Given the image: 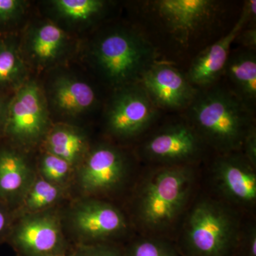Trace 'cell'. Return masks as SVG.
I'll return each instance as SVG.
<instances>
[{"label": "cell", "mask_w": 256, "mask_h": 256, "mask_svg": "<svg viewBox=\"0 0 256 256\" xmlns=\"http://www.w3.org/2000/svg\"><path fill=\"white\" fill-rule=\"evenodd\" d=\"M252 109L225 89L200 92L188 107L192 127L202 140L225 154L242 146L252 126Z\"/></svg>", "instance_id": "obj_1"}, {"label": "cell", "mask_w": 256, "mask_h": 256, "mask_svg": "<svg viewBox=\"0 0 256 256\" xmlns=\"http://www.w3.org/2000/svg\"><path fill=\"white\" fill-rule=\"evenodd\" d=\"M194 175L185 165H169L152 173L141 186L137 212L150 230L168 228L182 213L190 196Z\"/></svg>", "instance_id": "obj_2"}, {"label": "cell", "mask_w": 256, "mask_h": 256, "mask_svg": "<svg viewBox=\"0 0 256 256\" xmlns=\"http://www.w3.org/2000/svg\"><path fill=\"white\" fill-rule=\"evenodd\" d=\"M156 52L144 37L128 31H114L96 46V60L106 76L116 84L139 82L154 63Z\"/></svg>", "instance_id": "obj_3"}, {"label": "cell", "mask_w": 256, "mask_h": 256, "mask_svg": "<svg viewBox=\"0 0 256 256\" xmlns=\"http://www.w3.org/2000/svg\"><path fill=\"white\" fill-rule=\"evenodd\" d=\"M236 238V220L220 203L200 202L188 216L186 242L194 256H229Z\"/></svg>", "instance_id": "obj_4"}, {"label": "cell", "mask_w": 256, "mask_h": 256, "mask_svg": "<svg viewBox=\"0 0 256 256\" xmlns=\"http://www.w3.org/2000/svg\"><path fill=\"white\" fill-rule=\"evenodd\" d=\"M10 237L20 256H57L69 252L60 216L50 210L22 216Z\"/></svg>", "instance_id": "obj_5"}, {"label": "cell", "mask_w": 256, "mask_h": 256, "mask_svg": "<svg viewBox=\"0 0 256 256\" xmlns=\"http://www.w3.org/2000/svg\"><path fill=\"white\" fill-rule=\"evenodd\" d=\"M70 222L78 244L106 242L122 234L128 226L126 217L118 208L96 200L76 204L70 212Z\"/></svg>", "instance_id": "obj_6"}, {"label": "cell", "mask_w": 256, "mask_h": 256, "mask_svg": "<svg viewBox=\"0 0 256 256\" xmlns=\"http://www.w3.org/2000/svg\"><path fill=\"white\" fill-rule=\"evenodd\" d=\"M156 108L140 84L127 88L114 98L108 114V128L114 136H138L156 119Z\"/></svg>", "instance_id": "obj_7"}, {"label": "cell", "mask_w": 256, "mask_h": 256, "mask_svg": "<svg viewBox=\"0 0 256 256\" xmlns=\"http://www.w3.org/2000/svg\"><path fill=\"white\" fill-rule=\"evenodd\" d=\"M127 162L116 148L102 146L82 160L77 174L78 186L88 195H97L116 190L127 174Z\"/></svg>", "instance_id": "obj_8"}, {"label": "cell", "mask_w": 256, "mask_h": 256, "mask_svg": "<svg viewBox=\"0 0 256 256\" xmlns=\"http://www.w3.org/2000/svg\"><path fill=\"white\" fill-rule=\"evenodd\" d=\"M139 84L156 108H188L198 92L186 76L168 64H153L143 74Z\"/></svg>", "instance_id": "obj_9"}, {"label": "cell", "mask_w": 256, "mask_h": 256, "mask_svg": "<svg viewBox=\"0 0 256 256\" xmlns=\"http://www.w3.org/2000/svg\"><path fill=\"white\" fill-rule=\"evenodd\" d=\"M152 6L166 30L183 41L207 26L218 10L212 0H159Z\"/></svg>", "instance_id": "obj_10"}, {"label": "cell", "mask_w": 256, "mask_h": 256, "mask_svg": "<svg viewBox=\"0 0 256 256\" xmlns=\"http://www.w3.org/2000/svg\"><path fill=\"white\" fill-rule=\"evenodd\" d=\"M46 111L41 92L35 84L18 90L10 106L5 124L6 134L22 143L37 141L44 131Z\"/></svg>", "instance_id": "obj_11"}, {"label": "cell", "mask_w": 256, "mask_h": 256, "mask_svg": "<svg viewBox=\"0 0 256 256\" xmlns=\"http://www.w3.org/2000/svg\"><path fill=\"white\" fill-rule=\"evenodd\" d=\"M202 146V139L191 124H176L152 136L144 144V153L154 161L181 165L196 158Z\"/></svg>", "instance_id": "obj_12"}, {"label": "cell", "mask_w": 256, "mask_h": 256, "mask_svg": "<svg viewBox=\"0 0 256 256\" xmlns=\"http://www.w3.org/2000/svg\"><path fill=\"white\" fill-rule=\"evenodd\" d=\"M255 169L244 156L226 154L216 162L215 178L227 198L242 205H252L256 200Z\"/></svg>", "instance_id": "obj_13"}, {"label": "cell", "mask_w": 256, "mask_h": 256, "mask_svg": "<svg viewBox=\"0 0 256 256\" xmlns=\"http://www.w3.org/2000/svg\"><path fill=\"white\" fill-rule=\"evenodd\" d=\"M248 22V18L242 12L235 26L226 36L198 54L186 76L190 84L195 87H206L218 78L230 55V45Z\"/></svg>", "instance_id": "obj_14"}, {"label": "cell", "mask_w": 256, "mask_h": 256, "mask_svg": "<svg viewBox=\"0 0 256 256\" xmlns=\"http://www.w3.org/2000/svg\"><path fill=\"white\" fill-rule=\"evenodd\" d=\"M224 72L233 85L232 92L252 110L256 100V57L254 50H240L229 55Z\"/></svg>", "instance_id": "obj_15"}, {"label": "cell", "mask_w": 256, "mask_h": 256, "mask_svg": "<svg viewBox=\"0 0 256 256\" xmlns=\"http://www.w3.org/2000/svg\"><path fill=\"white\" fill-rule=\"evenodd\" d=\"M33 178L22 156L10 150L0 151V200L21 198Z\"/></svg>", "instance_id": "obj_16"}, {"label": "cell", "mask_w": 256, "mask_h": 256, "mask_svg": "<svg viewBox=\"0 0 256 256\" xmlns=\"http://www.w3.org/2000/svg\"><path fill=\"white\" fill-rule=\"evenodd\" d=\"M64 192V188L50 182L40 175L34 176L20 198V216L50 210L62 200Z\"/></svg>", "instance_id": "obj_17"}, {"label": "cell", "mask_w": 256, "mask_h": 256, "mask_svg": "<svg viewBox=\"0 0 256 256\" xmlns=\"http://www.w3.org/2000/svg\"><path fill=\"white\" fill-rule=\"evenodd\" d=\"M47 152L60 156L75 168L84 159L87 148L86 138L74 128H54L46 140Z\"/></svg>", "instance_id": "obj_18"}, {"label": "cell", "mask_w": 256, "mask_h": 256, "mask_svg": "<svg viewBox=\"0 0 256 256\" xmlns=\"http://www.w3.org/2000/svg\"><path fill=\"white\" fill-rule=\"evenodd\" d=\"M55 100L62 110L77 114L94 105L96 95L92 88L85 82L62 79L56 86Z\"/></svg>", "instance_id": "obj_19"}, {"label": "cell", "mask_w": 256, "mask_h": 256, "mask_svg": "<svg viewBox=\"0 0 256 256\" xmlns=\"http://www.w3.org/2000/svg\"><path fill=\"white\" fill-rule=\"evenodd\" d=\"M64 38V32L60 28L46 24L38 28L34 36L32 50L40 60H52L60 50Z\"/></svg>", "instance_id": "obj_20"}, {"label": "cell", "mask_w": 256, "mask_h": 256, "mask_svg": "<svg viewBox=\"0 0 256 256\" xmlns=\"http://www.w3.org/2000/svg\"><path fill=\"white\" fill-rule=\"evenodd\" d=\"M74 168L68 162L47 152L40 162V176L50 182L65 188L73 176Z\"/></svg>", "instance_id": "obj_21"}, {"label": "cell", "mask_w": 256, "mask_h": 256, "mask_svg": "<svg viewBox=\"0 0 256 256\" xmlns=\"http://www.w3.org/2000/svg\"><path fill=\"white\" fill-rule=\"evenodd\" d=\"M54 4L62 14L75 20L94 18L100 14L105 6L98 0H57Z\"/></svg>", "instance_id": "obj_22"}, {"label": "cell", "mask_w": 256, "mask_h": 256, "mask_svg": "<svg viewBox=\"0 0 256 256\" xmlns=\"http://www.w3.org/2000/svg\"><path fill=\"white\" fill-rule=\"evenodd\" d=\"M124 252V256H178L169 244L153 238L136 240Z\"/></svg>", "instance_id": "obj_23"}, {"label": "cell", "mask_w": 256, "mask_h": 256, "mask_svg": "<svg viewBox=\"0 0 256 256\" xmlns=\"http://www.w3.org/2000/svg\"><path fill=\"white\" fill-rule=\"evenodd\" d=\"M20 69L16 53L8 46H0V85L12 82Z\"/></svg>", "instance_id": "obj_24"}, {"label": "cell", "mask_w": 256, "mask_h": 256, "mask_svg": "<svg viewBox=\"0 0 256 256\" xmlns=\"http://www.w3.org/2000/svg\"><path fill=\"white\" fill-rule=\"evenodd\" d=\"M74 256H124V250L106 242L77 244Z\"/></svg>", "instance_id": "obj_25"}, {"label": "cell", "mask_w": 256, "mask_h": 256, "mask_svg": "<svg viewBox=\"0 0 256 256\" xmlns=\"http://www.w3.org/2000/svg\"><path fill=\"white\" fill-rule=\"evenodd\" d=\"M242 146L245 150V156L250 164L256 168V130L255 126L252 124L248 131Z\"/></svg>", "instance_id": "obj_26"}, {"label": "cell", "mask_w": 256, "mask_h": 256, "mask_svg": "<svg viewBox=\"0 0 256 256\" xmlns=\"http://www.w3.org/2000/svg\"><path fill=\"white\" fill-rule=\"evenodd\" d=\"M20 2L16 0H0V22L12 18L18 9Z\"/></svg>", "instance_id": "obj_27"}, {"label": "cell", "mask_w": 256, "mask_h": 256, "mask_svg": "<svg viewBox=\"0 0 256 256\" xmlns=\"http://www.w3.org/2000/svg\"><path fill=\"white\" fill-rule=\"evenodd\" d=\"M236 38L242 46L247 47L248 48L252 50H255L256 46V28H252L245 30H242L239 33Z\"/></svg>", "instance_id": "obj_28"}, {"label": "cell", "mask_w": 256, "mask_h": 256, "mask_svg": "<svg viewBox=\"0 0 256 256\" xmlns=\"http://www.w3.org/2000/svg\"><path fill=\"white\" fill-rule=\"evenodd\" d=\"M246 252L247 256H256V230L252 228L248 232L246 239Z\"/></svg>", "instance_id": "obj_29"}, {"label": "cell", "mask_w": 256, "mask_h": 256, "mask_svg": "<svg viewBox=\"0 0 256 256\" xmlns=\"http://www.w3.org/2000/svg\"><path fill=\"white\" fill-rule=\"evenodd\" d=\"M10 216L5 208L0 206V240L8 234L10 228Z\"/></svg>", "instance_id": "obj_30"}, {"label": "cell", "mask_w": 256, "mask_h": 256, "mask_svg": "<svg viewBox=\"0 0 256 256\" xmlns=\"http://www.w3.org/2000/svg\"><path fill=\"white\" fill-rule=\"evenodd\" d=\"M3 111H4V106L0 100V124H1L2 119Z\"/></svg>", "instance_id": "obj_31"}, {"label": "cell", "mask_w": 256, "mask_h": 256, "mask_svg": "<svg viewBox=\"0 0 256 256\" xmlns=\"http://www.w3.org/2000/svg\"><path fill=\"white\" fill-rule=\"evenodd\" d=\"M57 256H74V254L73 250H70V252H66V254H62V255Z\"/></svg>", "instance_id": "obj_32"}]
</instances>
